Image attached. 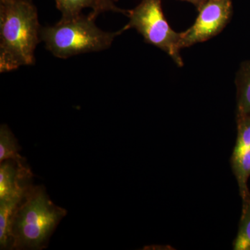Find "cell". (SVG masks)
<instances>
[{
	"mask_svg": "<svg viewBox=\"0 0 250 250\" xmlns=\"http://www.w3.org/2000/svg\"><path fill=\"white\" fill-rule=\"evenodd\" d=\"M37 9L30 0H0V72L35 63L41 42Z\"/></svg>",
	"mask_w": 250,
	"mask_h": 250,
	"instance_id": "cell-1",
	"label": "cell"
},
{
	"mask_svg": "<svg viewBox=\"0 0 250 250\" xmlns=\"http://www.w3.org/2000/svg\"><path fill=\"white\" fill-rule=\"evenodd\" d=\"M66 210L54 203L42 186L32 185L24 194L13 213L10 225L11 249L41 250Z\"/></svg>",
	"mask_w": 250,
	"mask_h": 250,
	"instance_id": "cell-2",
	"label": "cell"
},
{
	"mask_svg": "<svg viewBox=\"0 0 250 250\" xmlns=\"http://www.w3.org/2000/svg\"><path fill=\"white\" fill-rule=\"evenodd\" d=\"M95 18L81 14L62 19L54 26L41 27V41L56 57L67 59L77 54L108 49L116 36L123 32H106L97 27Z\"/></svg>",
	"mask_w": 250,
	"mask_h": 250,
	"instance_id": "cell-3",
	"label": "cell"
},
{
	"mask_svg": "<svg viewBox=\"0 0 250 250\" xmlns=\"http://www.w3.org/2000/svg\"><path fill=\"white\" fill-rule=\"evenodd\" d=\"M129 22L123 31L134 28L148 43L162 49L179 67L184 65L180 55L181 33L175 32L166 21L161 0H142L129 11Z\"/></svg>",
	"mask_w": 250,
	"mask_h": 250,
	"instance_id": "cell-4",
	"label": "cell"
},
{
	"mask_svg": "<svg viewBox=\"0 0 250 250\" xmlns=\"http://www.w3.org/2000/svg\"><path fill=\"white\" fill-rule=\"evenodd\" d=\"M197 9L196 21L181 33V49L205 42L221 32L231 18L232 2L231 0H206Z\"/></svg>",
	"mask_w": 250,
	"mask_h": 250,
	"instance_id": "cell-5",
	"label": "cell"
},
{
	"mask_svg": "<svg viewBox=\"0 0 250 250\" xmlns=\"http://www.w3.org/2000/svg\"><path fill=\"white\" fill-rule=\"evenodd\" d=\"M33 174L26 162L0 163V199L21 197L33 185Z\"/></svg>",
	"mask_w": 250,
	"mask_h": 250,
	"instance_id": "cell-6",
	"label": "cell"
},
{
	"mask_svg": "<svg viewBox=\"0 0 250 250\" xmlns=\"http://www.w3.org/2000/svg\"><path fill=\"white\" fill-rule=\"evenodd\" d=\"M236 115L250 114V60L243 62L237 73Z\"/></svg>",
	"mask_w": 250,
	"mask_h": 250,
	"instance_id": "cell-7",
	"label": "cell"
},
{
	"mask_svg": "<svg viewBox=\"0 0 250 250\" xmlns=\"http://www.w3.org/2000/svg\"><path fill=\"white\" fill-rule=\"evenodd\" d=\"M57 9L62 13V19H70L82 14L85 8L93 9L92 16L96 18L98 15L106 11L101 0H55Z\"/></svg>",
	"mask_w": 250,
	"mask_h": 250,
	"instance_id": "cell-8",
	"label": "cell"
},
{
	"mask_svg": "<svg viewBox=\"0 0 250 250\" xmlns=\"http://www.w3.org/2000/svg\"><path fill=\"white\" fill-rule=\"evenodd\" d=\"M24 196V195H23ZM23 196L0 199V248L11 249L10 225L13 213Z\"/></svg>",
	"mask_w": 250,
	"mask_h": 250,
	"instance_id": "cell-9",
	"label": "cell"
},
{
	"mask_svg": "<svg viewBox=\"0 0 250 250\" xmlns=\"http://www.w3.org/2000/svg\"><path fill=\"white\" fill-rule=\"evenodd\" d=\"M231 165L238 182L242 200L250 195L248 187L250 177V149L238 156H231Z\"/></svg>",
	"mask_w": 250,
	"mask_h": 250,
	"instance_id": "cell-10",
	"label": "cell"
},
{
	"mask_svg": "<svg viewBox=\"0 0 250 250\" xmlns=\"http://www.w3.org/2000/svg\"><path fill=\"white\" fill-rule=\"evenodd\" d=\"M21 147L11 129L6 125L0 127V163L5 160L26 162L25 158L19 154Z\"/></svg>",
	"mask_w": 250,
	"mask_h": 250,
	"instance_id": "cell-11",
	"label": "cell"
},
{
	"mask_svg": "<svg viewBox=\"0 0 250 250\" xmlns=\"http://www.w3.org/2000/svg\"><path fill=\"white\" fill-rule=\"evenodd\" d=\"M239 228L233 243L234 250H250V195L243 199Z\"/></svg>",
	"mask_w": 250,
	"mask_h": 250,
	"instance_id": "cell-12",
	"label": "cell"
},
{
	"mask_svg": "<svg viewBox=\"0 0 250 250\" xmlns=\"http://www.w3.org/2000/svg\"><path fill=\"white\" fill-rule=\"evenodd\" d=\"M237 139L232 155L238 156L250 149V114L236 115Z\"/></svg>",
	"mask_w": 250,
	"mask_h": 250,
	"instance_id": "cell-13",
	"label": "cell"
},
{
	"mask_svg": "<svg viewBox=\"0 0 250 250\" xmlns=\"http://www.w3.org/2000/svg\"><path fill=\"white\" fill-rule=\"evenodd\" d=\"M101 1L104 6L105 9H106V11H114V12L122 13V14H126V16H128V14H129V11H125V10L117 7L112 0H101Z\"/></svg>",
	"mask_w": 250,
	"mask_h": 250,
	"instance_id": "cell-14",
	"label": "cell"
},
{
	"mask_svg": "<svg viewBox=\"0 0 250 250\" xmlns=\"http://www.w3.org/2000/svg\"><path fill=\"white\" fill-rule=\"evenodd\" d=\"M184 1H189V2L195 5L198 8L206 0H184Z\"/></svg>",
	"mask_w": 250,
	"mask_h": 250,
	"instance_id": "cell-15",
	"label": "cell"
}]
</instances>
